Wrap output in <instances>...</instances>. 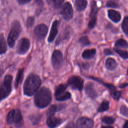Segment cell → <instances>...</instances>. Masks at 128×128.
<instances>
[{"instance_id": "5b68a950", "label": "cell", "mask_w": 128, "mask_h": 128, "mask_svg": "<svg viewBox=\"0 0 128 128\" xmlns=\"http://www.w3.org/2000/svg\"><path fill=\"white\" fill-rule=\"evenodd\" d=\"M52 61L54 68L55 70L60 69L62 66L64 61L62 52L58 50L54 51L52 56Z\"/></svg>"}, {"instance_id": "52a82bcc", "label": "cell", "mask_w": 128, "mask_h": 128, "mask_svg": "<svg viewBox=\"0 0 128 128\" xmlns=\"http://www.w3.org/2000/svg\"><path fill=\"white\" fill-rule=\"evenodd\" d=\"M61 14L63 18L66 20H70L72 18L74 11L72 8L69 2H66L62 8Z\"/></svg>"}, {"instance_id": "7c38bea8", "label": "cell", "mask_w": 128, "mask_h": 128, "mask_svg": "<svg viewBox=\"0 0 128 128\" xmlns=\"http://www.w3.org/2000/svg\"><path fill=\"white\" fill-rule=\"evenodd\" d=\"M14 126L16 128H22L24 124V122L23 120L21 112L18 109L15 110V114H14Z\"/></svg>"}, {"instance_id": "2e32d148", "label": "cell", "mask_w": 128, "mask_h": 128, "mask_svg": "<svg viewBox=\"0 0 128 128\" xmlns=\"http://www.w3.org/2000/svg\"><path fill=\"white\" fill-rule=\"evenodd\" d=\"M55 96L58 101L62 102L70 99L71 97V94L68 92L64 91L60 93L55 94Z\"/></svg>"}, {"instance_id": "f546056e", "label": "cell", "mask_w": 128, "mask_h": 128, "mask_svg": "<svg viewBox=\"0 0 128 128\" xmlns=\"http://www.w3.org/2000/svg\"><path fill=\"white\" fill-rule=\"evenodd\" d=\"M67 86H68L67 85L64 84H59L56 88L55 94H59L60 92L66 91V90L67 88Z\"/></svg>"}, {"instance_id": "e0dca14e", "label": "cell", "mask_w": 128, "mask_h": 128, "mask_svg": "<svg viewBox=\"0 0 128 128\" xmlns=\"http://www.w3.org/2000/svg\"><path fill=\"white\" fill-rule=\"evenodd\" d=\"M64 108V105H60L58 106L57 105H52L49 108L47 112V116L51 117L53 116L54 115V114L58 111L62 110Z\"/></svg>"}, {"instance_id": "30bf717a", "label": "cell", "mask_w": 128, "mask_h": 128, "mask_svg": "<svg viewBox=\"0 0 128 128\" xmlns=\"http://www.w3.org/2000/svg\"><path fill=\"white\" fill-rule=\"evenodd\" d=\"M34 33L37 38L40 39H43L47 34L48 27L44 24L38 25L35 28Z\"/></svg>"}, {"instance_id": "d6986e66", "label": "cell", "mask_w": 128, "mask_h": 128, "mask_svg": "<svg viewBox=\"0 0 128 128\" xmlns=\"http://www.w3.org/2000/svg\"><path fill=\"white\" fill-rule=\"evenodd\" d=\"M96 54V50L95 49H88L85 50L82 54V56L84 59H90L93 58Z\"/></svg>"}, {"instance_id": "d590c367", "label": "cell", "mask_w": 128, "mask_h": 128, "mask_svg": "<svg viewBox=\"0 0 128 128\" xmlns=\"http://www.w3.org/2000/svg\"><path fill=\"white\" fill-rule=\"evenodd\" d=\"M106 6L108 7L114 8H116L118 7V4L114 0H110V1H108L106 4Z\"/></svg>"}, {"instance_id": "f6af8a7d", "label": "cell", "mask_w": 128, "mask_h": 128, "mask_svg": "<svg viewBox=\"0 0 128 128\" xmlns=\"http://www.w3.org/2000/svg\"></svg>"}, {"instance_id": "4dcf8cb0", "label": "cell", "mask_w": 128, "mask_h": 128, "mask_svg": "<svg viewBox=\"0 0 128 128\" xmlns=\"http://www.w3.org/2000/svg\"><path fill=\"white\" fill-rule=\"evenodd\" d=\"M122 28L124 33L128 36V17L124 18L122 24Z\"/></svg>"}, {"instance_id": "b9f144b4", "label": "cell", "mask_w": 128, "mask_h": 128, "mask_svg": "<svg viewBox=\"0 0 128 128\" xmlns=\"http://www.w3.org/2000/svg\"><path fill=\"white\" fill-rule=\"evenodd\" d=\"M128 86V84H122L120 86V88H125L126 86Z\"/></svg>"}, {"instance_id": "ba28073f", "label": "cell", "mask_w": 128, "mask_h": 128, "mask_svg": "<svg viewBox=\"0 0 128 128\" xmlns=\"http://www.w3.org/2000/svg\"><path fill=\"white\" fill-rule=\"evenodd\" d=\"M30 48V42L26 38H22L18 42L17 52L20 54H26Z\"/></svg>"}, {"instance_id": "836d02e7", "label": "cell", "mask_w": 128, "mask_h": 128, "mask_svg": "<svg viewBox=\"0 0 128 128\" xmlns=\"http://www.w3.org/2000/svg\"><path fill=\"white\" fill-rule=\"evenodd\" d=\"M111 96L114 99L118 100L120 99V96H121V94L120 92L115 90L114 91L111 92Z\"/></svg>"}, {"instance_id": "7402d4cb", "label": "cell", "mask_w": 128, "mask_h": 128, "mask_svg": "<svg viewBox=\"0 0 128 128\" xmlns=\"http://www.w3.org/2000/svg\"><path fill=\"white\" fill-rule=\"evenodd\" d=\"M23 73H24V70L23 69H20L18 71L17 74V76L16 77V82H15V87L16 88H18L20 84L21 83L22 78H23Z\"/></svg>"}, {"instance_id": "ab89813d", "label": "cell", "mask_w": 128, "mask_h": 128, "mask_svg": "<svg viewBox=\"0 0 128 128\" xmlns=\"http://www.w3.org/2000/svg\"><path fill=\"white\" fill-rule=\"evenodd\" d=\"M104 54L106 55V56H108V55H112V54H113V53L110 50V49H108V48H106L104 50Z\"/></svg>"}, {"instance_id": "d4e9b609", "label": "cell", "mask_w": 128, "mask_h": 128, "mask_svg": "<svg viewBox=\"0 0 128 128\" xmlns=\"http://www.w3.org/2000/svg\"><path fill=\"white\" fill-rule=\"evenodd\" d=\"M0 54H4L6 51V45L5 42L4 38L3 35L2 34L0 37Z\"/></svg>"}, {"instance_id": "8992f818", "label": "cell", "mask_w": 128, "mask_h": 128, "mask_svg": "<svg viewBox=\"0 0 128 128\" xmlns=\"http://www.w3.org/2000/svg\"><path fill=\"white\" fill-rule=\"evenodd\" d=\"M68 85L74 89L81 91L84 86V80L80 76H72L68 80Z\"/></svg>"}, {"instance_id": "7bdbcfd3", "label": "cell", "mask_w": 128, "mask_h": 128, "mask_svg": "<svg viewBox=\"0 0 128 128\" xmlns=\"http://www.w3.org/2000/svg\"><path fill=\"white\" fill-rule=\"evenodd\" d=\"M123 128H128V120H126L123 126Z\"/></svg>"}, {"instance_id": "74e56055", "label": "cell", "mask_w": 128, "mask_h": 128, "mask_svg": "<svg viewBox=\"0 0 128 128\" xmlns=\"http://www.w3.org/2000/svg\"><path fill=\"white\" fill-rule=\"evenodd\" d=\"M96 20H90L88 23V27L90 28H93L96 26Z\"/></svg>"}, {"instance_id": "44dd1931", "label": "cell", "mask_w": 128, "mask_h": 128, "mask_svg": "<svg viewBox=\"0 0 128 128\" xmlns=\"http://www.w3.org/2000/svg\"><path fill=\"white\" fill-rule=\"evenodd\" d=\"M98 10V8H97L96 4L94 2H93L92 4V8H91V12L90 14V20H96V16Z\"/></svg>"}, {"instance_id": "8fae6325", "label": "cell", "mask_w": 128, "mask_h": 128, "mask_svg": "<svg viewBox=\"0 0 128 128\" xmlns=\"http://www.w3.org/2000/svg\"><path fill=\"white\" fill-rule=\"evenodd\" d=\"M85 92L86 94L93 100L96 98L98 96V94L94 88V84L92 82H88L86 84Z\"/></svg>"}, {"instance_id": "7a4b0ae2", "label": "cell", "mask_w": 128, "mask_h": 128, "mask_svg": "<svg viewBox=\"0 0 128 128\" xmlns=\"http://www.w3.org/2000/svg\"><path fill=\"white\" fill-rule=\"evenodd\" d=\"M52 99L50 90L46 87H42L36 92L34 100L36 106L42 108L46 107L50 103Z\"/></svg>"}, {"instance_id": "9a60e30c", "label": "cell", "mask_w": 128, "mask_h": 128, "mask_svg": "<svg viewBox=\"0 0 128 128\" xmlns=\"http://www.w3.org/2000/svg\"><path fill=\"white\" fill-rule=\"evenodd\" d=\"M108 16L109 18L114 22H118L121 19L120 14L114 10H109L108 11Z\"/></svg>"}, {"instance_id": "3957f363", "label": "cell", "mask_w": 128, "mask_h": 128, "mask_svg": "<svg viewBox=\"0 0 128 128\" xmlns=\"http://www.w3.org/2000/svg\"><path fill=\"white\" fill-rule=\"evenodd\" d=\"M22 32V27L18 21H14L12 24V27L8 38V43L10 47L12 48L14 46L15 42L18 38Z\"/></svg>"}, {"instance_id": "e575fe53", "label": "cell", "mask_w": 128, "mask_h": 128, "mask_svg": "<svg viewBox=\"0 0 128 128\" xmlns=\"http://www.w3.org/2000/svg\"><path fill=\"white\" fill-rule=\"evenodd\" d=\"M34 22V17H29L26 20V26L28 28L32 27Z\"/></svg>"}, {"instance_id": "f35d334b", "label": "cell", "mask_w": 128, "mask_h": 128, "mask_svg": "<svg viewBox=\"0 0 128 128\" xmlns=\"http://www.w3.org/2000/svg\"><path fill=\"white\" fill-rule=\"evenodd\" d=\"M40 116H36L35 117H34L32 116V118H30L31 120H33L34 119V120L32 122L34 124H36L38 123L39 121H40Z\"/></svg>"}, {"instance_id": "ee69618b", "label": "cell", "mask_w": 128, "mask_h": 128, "mask_svg": "<svg viewBox=\"0 0 128 128\" xmlns=\"http://www.w3.org/2000/svg\"><path fill=\"white\" fill-rule=\"evenodd\" d=\"M101 128H114L111 126H102Z\"/></svg>"}, {"instance_id": "bcb514c9", "label": "cell", "mask_w": 128, "mask_h": 128, "mask_svg": "<svg viewBox=\"0 0 128 128\" xmlns=\"http://www.w3.org/2000/svg\"></svg>"}, {"instance_id": "9c48e42d", "label": "cell", "mask_w": 128, "mask_h": 128, "mask_svg": "<svg viewBox=\"0 0 128 128\" xmlns=\"http://www.w3.org/2000/svg\"><path fill=\"white\" fill-rule=\"evenodd\" d=\"M76 126L78 128H92L94 122L90 118L82 117L77 120Z\"/></svg>"}, {"instance_id": "f1b7e54d", "label": "cell", "mask_w": 128, "mask_h": 128, "mask_svg": "<svg viewBox=\"0 0 128 128\" xmlns=\"http://www.w3.org/2000/svg\"><path fill=\"white\" fill-rule=\"evenodd\" d=\"M114 50L118 55H120L123 58H124V59L128 58V52L122 50L118 48H114Z\"/></svg>"}, {"instance_id": "83f0119b", "label": "cell", "mask_w": 128, "mask_h": 128, "mask_svg": "<svg viewBox=\"0 0 128 128\" xmlns=\"http://www.w3.org/2000/svg\"><path fill=\"white\" fill-rule=\"evenodd\" d=\"M102 122L106 124L110 125L113 124L115 122V118L112 116H105L102 118Z\"/></svg>"}, {"instance_id": "ac0fdd59", "label": "cell", "mask_w": 128, "mask_h": 128, "mask_svg": "<svg viewBox=\"0 0 128 128\" xmlns=\"http://www.w3.org/2000/svg\"><path fill=\"white\" fill-rule=\"evenodd\" d=\"M106 66L108 70H113L116 68L117 63L114 59L112 58H108L106 60Z\"/></svg>"}, {"instance_id": "ffe728a7", "label": "cell", "mask_w": 128, "mask_h": 128, "mask_svg": "<svg viewBox=\"0 0 128 128\" xmlns=\"http://www.w3.org/2000/svg\"><path fill=\"white\" fill-rule=\"evenodd\" d=\"M75 6L78 11H82L86 7L87 2L86 0H76Z\"/></svg>"}, {"instance_id": "4fadbf2b", "label": "cell", "mask_w": 128, "mask_h": 128, "mask_svg": "<svg viewBox=\"0 0 128 128\" xmlns=\"http://www.w3.org/2000/svg\"><path fill=\"white\" fill-rule=\"evenodd\" d=\"M62 122L61 118L58 117H48L46 120V124L50 128H55L60 125Z\"/></svg>"}, {"instance_id": "d6a6232c", "label": "cell", "mask_w": 128, "mask_h": 128, "mask_svg": "<svg viewBox=\"0 0 128 128\" xmlns=\"http://www.w3.org/2000/svg\"><path fill=\"white\" fill-rule=\"evenodd\" d=\"M120 112L124 116L128 117V108L126 106H122L120 108Z\"/></svg>"}, {"instance_id": "60d3db41", "label": "cell", "mask_w": 128, "mask_h": 128, "mask_svg": "<svg viewBox=\"0 0 128 128\" xmlns=\"http://www.w3.org/2000/svg\"><path fill=\"white\" fill-rule=\"evenodd\" d=\"M18 2L20 4H24L29 2L31 0H18Z\"/></svg>"}, {"instance_id": "484cf974", "label": "cell", "mask_w": 128, "mask_h": 128, "mask_svg": "<svg viewBox=\"0 0 128 128\" xmlns=\"http://www.w3.org/2000/svg\"><path fill=\"white\" fill-rule=\"evenodd\" d=\"M14 114H15L14 110H12L9 112L6 117V122L8 124H12L14 123Z\"/></svg>"}, {"instance_id": "1f68e13d", "label": "cell", "mask_w": 128, "mask_h": 128, "mask_svg": "<svg viewBox=\"0 0 128 128\" xmlns=\"http://www.w3.org/2000/svg\"><path fill=\"white\" fill-rule=\"evenodd\" d=\"M79 42L83 46H88L90 44V42L86 36L81 37L79 39Z\"/></svg>"}, {"instance_id": "603a6c76", "label": "cell", "mask_w": 128, "mask_h": 128, "mask_svg": "<svg viewBox=\"0 0 128 128\" xmlns=\"http://www.w3.org/2000/svg\"><path fill=\"white\" fill-rule=\"evenodd\" d=\"M64 0H47L48 4L54 8H59Z\"/></svg>"}, {"instance_id": "277c9868", "label": "cell", "mask_w": 128, "mask_h": 128, "mask_svg": "<svg viewBox=\"0 0 128 128\" xmlns=\"http://www.w3.org/2000/svg\"><path fill=\"white\" fill-rule=\"evenodd\" d=\"M12 76L11 75H6L4 80L0 86V100L8 97L12 91Z\"/></svg>"}, {"instance_id": "8d00e7d4", "label": "cell", "mask_w": 128, "mask_h": 128, "mask_svg": "<svg viewBox=\"0 0 128 128\" xmlns=\"http://www.w3.org/2000/svg\"><path fill=\"white\" fill-rule=\"evenodd\" d=\"M64 128H78L77 126L75 124L72 122H70L68 124H66Z\"/></svg>"}, {"instance_id": "cb8c5ba5", "label": "cell", "mask_w": 128, "mask_h": 128, "mask_svg": "<svg viewBox=\"0 0 128 128\" xmlns=\"http://www.w3.org/2000/svg\"><path fill=\"white\" fill-rule=\"evenodd\" d=\"M110 107V102L108 101L104 100L102 102L100 106L98 108V112H104L108 110Z\"/></svg>"}, {"instance_id": "4316f807", "label": "cell", "mask_w": 128, "mask_h": 128, "mask_svg": "<svg viewBox=\"0 0 128 128\" xmlns=\"http://www.w3.org/2000/svg\"><path fill=\"white\" fill-rule=\"evenodd\" d=\"M115 46L117 48H128V43L124 39H119L115 44Z\"/></svg>"}, {"instance_id": "6da1fadb", "label": "cell", "mask_w": 128, "mask_h": 128, "mask_svg": "<svg viewBox=\"0 0 128 128\" xmlns=\"http://www.w3.org/2000/svg\"><path fill=\"white\" fill-rule=\"evenodd\" d=\"M42 84L40 78L34 74L29 75L24 85V92L27 96H32L38 90Z\"/></svg>"}, {"instance_id": "5bb4252c", "label": "cell", "mask_w": 128, "mask_h": 128, "mask_svg": "<svg viewBox=\"0 0 128 128\" xmlns=\"http://www.w3.org/2000/svg\"><path fill=\"white\" fill-rule=\"evenodd\" d=\"M58 24H59V22L58 20H55L53 22L52 26L50 32V36L48 38V42H52L54 40L58 32Z\"/></svg>"}]
</instances>
